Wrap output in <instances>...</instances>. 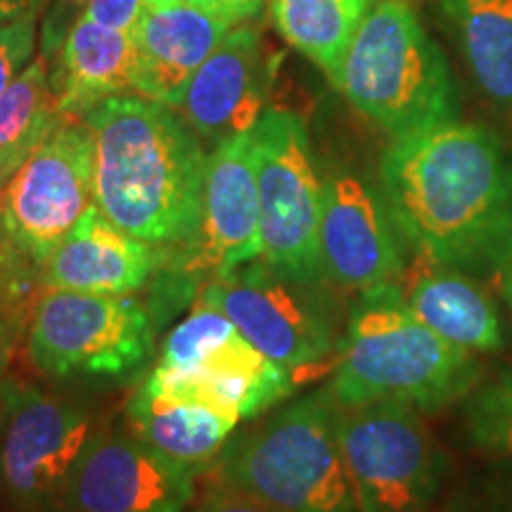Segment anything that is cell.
<instances>
[{"instance_id":"36","label":"cell","mask_w":512,"mask_h":512,"mask_svg":"<svg viewBox=\"0 0 512 512\" xmlns=\"http://www.w3.org/2000/svg\"><path fill=\"white\" fill-rule=\"evenodd\" d=\"M0 434H3V399H0ZM3 501V472H0V503Z\"/></svg>"},{"instance_id":"16","label":"cell","mask_w":512,"mask_h":512,"mask_svg":"<svg viewBox=\"0 0 512 512\" xmlns=\"http://www.w3.org/2000/svg\"><path fill=\"white\" fill-rule=\"evenodd\" d=\"M166 247L133 238L91 204L41 266L43 290L136 294L164 266Z\"/></svg>"},{"instance_id":"31","label":"cell","mask_w":512,"mask_h":512,"mask_svg":"<svg viewBox=\"0 0 512 512\" xmlns=\"http://www.w3.org/2000/svg\"><path fill=\"white\" fill-rule=\"evenodd\" d=\"M145 8V0H91L81 17L91 19V22L100 24V27L133 36Z\"/></svg>"},{"instance_id":"34","label":"cell","mask_w":512,"mask_h":512,"mask_svg":"<svg viewBox=\"0 0 512 512\" xmlns=\"http://www.w3.org/2000/svg\"><path fill=\"white\" fill-rule=\"evenodd\" d=\"M17 171L12 169V166L5 162L3 157H0V207H3V197H5V190H8V185L12 181V176H15Z\"/></svg>"},{"instance_id":"12","label":"cell","mask_w":512,"mask_h":512,"mask_svg":"<svg viewBox=\"0 0 512 512\" xmlns=\"http://www.w3.org/2000/svg\"><path fill=\"white\" fill-rule=\"evenodd\" d=\"M261 207L256 183L254 133L216 145L207 159L202 216L188 242L166 247L159 273L181 280L192 292L216 275L261 259Z\"/></svg>"},{"instance_id":"28","label":"cell","mask_w":512,"mask_h":512,"mask_svg":"<svg viewBox=\"0 0 512 512\" xmlns=\"http://www.w3.org/2000/svg\"><path fill=\"white\" fill-rule=\"evenodd\" d=\"M91 0H43L41 17V55L50 62L57 50L86 12Z\"/></svg>"},{"instance_id":"14","label":"cell","mask_w":512,"mask_h":512,"mask_svg":"<svg viewBox=\"0 0 512 512\" xmlns=\"http://www.w3.org/2000/svg\"><path fill=\"white\" fill-rule=\"evenodd\" d=\"M195 477L128 430L102 425L64 486L60 512H188Z\"/></svg>"},{"instance_id":"30","label":"cell","mask_w":512,"mask_h":512,"mask_svg":"<svg viewBox=\"0 0 512 512\" xmlns=\"http://www.w3.org/2000/svg\"><path fill=\"white\" fill-rule=\"evenodd\" d=\"M27 306V302H19L8 292L0 290V380L8 375L12 354H15L19 339L29 325L31 309Z\"/></svg>"},{"instance_id":"8","label":"cell","mask_w":512,"mask_h":512,"mask_svg":"<svg viewBox=\"0 0 512 512\" xmlns=\"http://www.w3.org/2000/svg\"><path fill=\"white\" fill-rule=\"evenodd\" d=\"M3 498L15 512H60L64 486L105 422L88 403L22 377L0 380Z\"/></svg>"},{"instance_id":"11","label":"cell","mask_w":512,"mask_h":512,"mask_svg":"<svg viewBox=\"0 0 512 512\" xmlns=\"http://www.w3.org/2000/svg\"><path fill=\"white\" fill-rule=\"evenodd\" d=\"M93 166L91 126L83 117H62L5 190L0 242L41 271L43 261L91 209Z\"/></svg>"},{"instance_id":"19","label":"cell","mask_w":512,"mask_h":512,"mask_svg":"<svg viewBox=\"0 0 512 512\" xmlns=\"http://www.w3.org/2000/svg\"><path fill=\"white\" fill-rule=\"evenodd\" d=\"M124 415L133 437L195 479L214 470L240 425L233 415L188 396L162 392L147 380L128 399Z\"/></svg>"},{"instance_id":"27","label":"cell","mask_w":512,"mask_h":512,"mask_svg":"<svg viewBox=\"0 0 512 512\" xmlns=\"http://www.w3.org/2000/svg\"><path fill=\"white\" fill-rule=\"evenodd\" d=\"M446 512H512V465L467 486Z\"/></svg>"},{"instance_id":"25","label":"cell","mask_w":512,"mask_h":512,"mask_svg":"<svg viewBox=\"0 0 512 512\" xmlns=\"http://www.w3.org/2000/svg\"><path fill=\"white\" fill-rule=\"evenodd\" d=\"M463 422L472 444L512 460V370L477 384L463 399Z\"/></svg>"},{"instance_id":"15","label":"cell","mask_w":512,"mask_h":512,"mask_svg":"<svg viewBox=\"0 0 512 512\" xmlns=\"http://www.w3.org/2000/svg\"><path fill=\"white\" fill-rule=\"evenodd\" d=\"M275 57L254 27L230 29L183 95V119L211 145L249 133L266 110Z\"/></svg>"},{"instance_id":"6","label":"cell","mask_w":512,"mask_h":512,"mask_svg":"<svg viewBox=\"0 0 512 512\" xmlns=\"http://www.w3.org/2000/svg\"><path fill=\"white\" fill-rule=\"evenodd\" d=\"M157 325L152 304L133 294L43 290L31 306L27 356L53 380L131 382L155 358Z\"/></svg>"},{"instance_id":"20","label":"cell","mask_w":512,"mask_h":512,"mask_svg":"<svg viewBox=\"0 0 512 512\" xmlns=\"http://www.w3.org/2000/svg\"><path fill=\"white\" fill-rule=\"evenodd\" d=\"M50 88L64 117L133 91V36L81 17L50 60Z\"/></svg>"},{"instance_id":"33","label":"cell","mask_w":512,"mask_h":512,"mask_svg":"<svg viewBox=\"0 0 512 512\" xmlns=\"http://www.w3.org/2000/svg\"><path fill=\"white\" fill-rule=\"evenodd\" d=\"M31 3H34V0H0V15L12 19V17L22 15V12L27 10Z\"/></svg>"},{"instance_id":"10","label":"cell","mask_w":512,"mask_h":512,"mask_svg":"<svg viewBox=\"0 0 512 512\" xmlns=\"http://www.w3.org/2000/svg\"><path fill=\"white\" fill-rule=\"evenodd\" d=\"M287 278L264 259L247 261L202 285L195 299L233 320L249 344L271 361L309 370L337 351V316L325 292Z\"/></svg>"},{"instance_id":"9","label":"cell","mask_w":512,"mask_h":512,"mask_svg":"<svg viewBox=\"0 0 512 512\" xmlns=\"http://www.w3.org/2000/svg\"><path fill=\"white\" fill-rule=\"evenodd\" d=\"M261 207V259L287 278L330 285L320 268L323 176L304 119L290 110H266L252 128Z\"/></svg>"},{"instance_id":"24","label":"cell","mask_w":512,"mask_h":512,"mask_svg":"<svg viewBox=\"0 0 512 512\" xmlns=\"http://www.w3.org/2000/svg\"><path fill=\"white\" fill-rule=\"evenodd\" d=\"M238 328L233 325L226 313H221L214 306L195 299L188 316L181 323L171 328L159 347L157 368L174 370V373H195L200 363L216 347L228 342L230 337L238 335Z\"/></svg>"},{"instance_id":"32","label":"cell","mask_w":512,"mask_h":512,"mask_svg":"<svg viewBox=\"0 0 512 512\" xmlns=\"http://www.w3.org/2000/svg\"><path fill=\"white\" fill-rule=\"evenodd\" d=\"M190 3L235 24L240 19L254 17L261 10V5H264V0H190Z\"/></svg>"},{"instance_id":"22","label":"cell","mask_w":512,"mask_h":512,"mask_svg":"<svg viewBox=\"0 0 512 512\" xmlns=\"http://www.w3.org/2000/svg\"><path fill=\"white\" fill-rule=\"evenodd\" d=\"M375 0H271V19L294 50L335 81Z\"/></svg>"},{"instance_id":"23","label":"cell","mask_w":512,"mask_h":512,"mask_svg":"<svg viewBox=\"0 0 512 512\" xmlns=\"http://www.w3.org/2000/svg\"><path fill=\"white\" fill-rule=\"evenodd\" d=\"M62 117L50 88V62L38 55L0 93V157L19 171Z\"/></svg>"},{"instance_id":"3","label":"cell","mask_w":512,"mask_h":512,"mask_svg":"<svg viewBox=\"0 0 512 512\" xmlns=\"http://www.w3.org/2000/svg\"><path fill=\"white\" fill-rule=\"evenodd\" d=\"M482 377L479 358L427 328L399 285L361 294L337 344L330 389L342 406L399 401L437 413L463 401Z\"/></svg>"},{"instance_id":"4","label":"cell","mask_w":512,"mask_h":512,"mask_svg":"<svg viewBox=\"0 0 512 512\" xmlns=\"http://www.w3.org/2000/svg\"><path fill=\"white\" fill-rule=\"evenodd\" d=\"M330 384L233 434L209 479L283 512H358Z\"/></svg>"},{"instance_id":"17","label":"cell","mask_w":512,"mask_h":512,"mask_svg":"<svg viewBox=\"0 0 512 512\" xmlns=\"http://www.w3.org/2000/svg\"><path fill=\"white\" fill-rule=\"evenodd\" d=\"M230 29L233 22L190 0L162 8L147 5L133 31V91L181 107L192 76Z\"/></svg>"},{"instance_id":"5","label":"cell","mask_w":512,"mask_h":512,"mask_svg":"<svg viewBox=\"0 0 512 512\" xmlns=\"http://www.w3.org/2000/svg\"><path fill=\"white\" fill-rule=\"evenodd\" d=\"M332 83L392 138L460 119L451 67L408 0H375Z\"/></svg>"},{"instance_id":"18","label":"cell","mask_w":512,"mask_h":512,"mask_svg":"<svg viewBox=\"0 0 512 512\" xmlns=\"http://www.w3.org/2000/svg\"><path fill=\"white\" fill-rule=\"evenodd\" d=\"M399 290L413 316L456 347L472 354H496L505 347L498 306L470 273L418 252L415 266L403 271Z\"/></svg>"},{"instance_id":"29","label":"cell","mask_w":512,"mask_h":512,"mask_svg":"<svg viewBox=\"0 0 512 512\" xmlns=\"http://www.w3.org/2000/svg\"><path fill=\"white\" fill-rule=\"evenodd\" d=\"M188 512H283L275 505L261 501L245 494V491L230 489L226 484L214 482L209 479L207 489L202 496H195V501L188 508Z\"/></svg>"},{"instance_id":"7","label":"cell","mask_w":512,"mask_h":512,"mask_svg":"<svg viewBox=\"0 0 512 512\" xmlns=\"http://www.w3.org/2000/svg\"><path fill=\"white\" fill-rule=\"evenodd\" d=\"M339 441L358 512H430L446 458L422 411L399 401L342 406Z\"/></svg>"},{"instance_id":"21","label":"cell","mask_w":512,"mask_h":512,"mask_svg":"<svg viewBox=\"0 0 512 512\" xmlns=\"http://www.w3.org/2000/svg\"><path fill=\"white\" fill-rule=\"evenodd\" d=\"M439 8L479 91L512 112V0H439Z\"/></svg>"},{"instance_id":"13","label":"cell","mask_w":512,"mask_h":512,"mask_svg":"<svg viewBox=\"0 0 512 512\" xmlns=\"http://www.w3.org/2000/svg\"><path fill=\"white\" fill-rule=\"evenodd\" d=\"M320 268L337 290L366 294L399 285L403 254L382 192L347 166L323 174Z\"/></svg>"},{"instance_id":"2","label":"cell","mask_w":512,"mask_h":512,"mask_svg":"<svg viewBox=\"0 0 512 512\" xmlns=\"http://www.w3.org/2000/svg\"><path fill=\"white\" fill-rule=\"evenodd\" d=\"M93 131V202L114 226L157 247L197 233L207 159L185 119L162 102L114 95L83 114Z\"/></svg>"},{"instance_id":"1","label":"cell","mask_w":512,"mask_h":512,"mask_svg":"<svg viewBox=\"0 0 512 512\" xmlns=\"http://www.w3.org/2000/svg\"><path fill=\"white\" fill-rule=\"evenodd\" d=\"M380 192L418 252L470 275L512 264V159L494 133L446 121L392 138Z\"/></svg>"},{"instance_id":"37","label":"cell","mask_w":512,"mask_h":512,"mask_svg":"<svg viewBox=\"0 0 512 512\" xmlns=\"http://www.w3.org/2000/svg\"><path fill=\"white\" fill-rule=\"evenodd\" d=\"M147 5H150V8H162V5H171V3H176V0H145Z\"/></svg>"},{"instance_id":"26","label":"cell","mask_w":512,"mask_h":512,"mask_svg":"<svg viewBox=\"0 0 512 512\" xmlns=\"http://www.w3.org/2000/svg\"><path fill=\"white\" fill-rule=\"evenodd\" d=\"M43 0H34L22 15L0 22V93L24 72L36 48Z\"/></svg>"},{"instance_id":"35","label":"cell","mask_w":512,"mask_h":512,"mask_svg":"<svg viewBox=\"0 0 512 512\" xmlns=\"http://www.w3.org/2000/svg\"><path fill=\"white\" fill-rule=\"evenodd\" d=\"M501 292H503L505 302H508L510 311H512V264L505 266L501 271Z\"/></svg>"}]
</instances>
